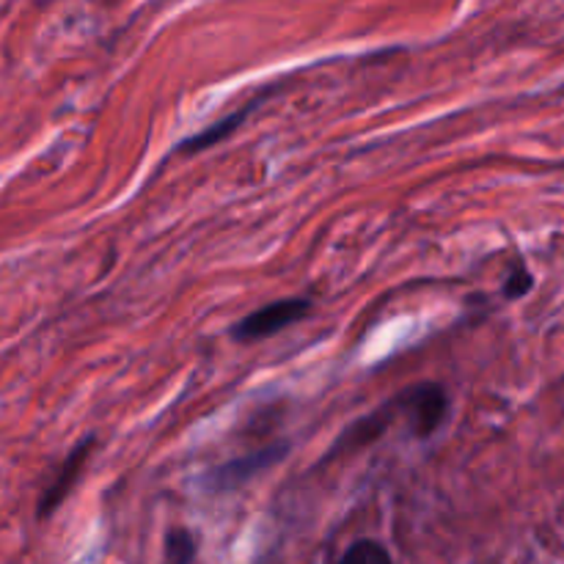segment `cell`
I'll return each mask as SVG.
<instances>
[{
    "instance_id": "obj_1",
    "label": "cell",
    "mask_w": 564,
    "mask_h": 564,
    "mask_svg": "<svg viewBox=\"0 0 564 564\" xmlns=\"http://www.w3.org/2000/svg\"><path fill=\"white\" fill-rule=\"evenodd\" d=\"M312 312V303L306 297H284V301H273L268 306L257 308L248 317H242L240 323L235 325L231 336L237 341H259L268 339V336L281 334L290 325H295L297 319H303Z\"/></svg>"
},
{
    "instance_id": "obj_2",
    "label": "cell",
    "mask_w": 564,
    "mask_h": 564,
    "mask_svg": "<svg viewBox=\"0 0 564 564\" xmlns=\"http://www.w3.org/2000/svg\"><path fill=\"white\" fill-rule=\"evenodd\" d=\"M394 405L397 411L411 419V430L416 438H430L433 433H438V427L446 419V411H449L446 391L438 383L413 386Z\"/></svg>"
},
{
    "instance_id": "obj_3",
    "label": "cell",
    "mask_w": 564,
    "mask_h": 564,
    "mask_svg": "<svg viewBox=\"0 0 564 564\" xmlns=\"http://www.w3.org/2000/svg\"><path fill=\"white\" fill-rule=\"evenodd\" d=\"M284 455H286V446L273 444V446H264V449H259V452H251V455H246V457H237V460L215 468L213 488L215 490L240 488V485H246L248 479L257 477L259 471H264V468H270L273 463H279Z\"/></svg>"
},
{
    "instance_id": "obj_4",
    "label": "cell",
    "mask_w": 564,
    "mask_h": 564,
    "mask_svg": "<svg viewBox=\"0 0 564 564\" xmlns=\"http://www.w3.org/2000/svg\"><path fill=\"white\" fill-rule=\"evenodd\" d=\"M91 446H94V438H86V441H83V444H77L75 449H72L69 455H66V460L61 463V468H58V474H55V479H53V482H50V488L44 490L42 499H39V507H36V516L39 518L53 516V512L61 507V501H64L66 496H69V490L75 488V482H77V479H80V471H83V466H86L88 452H91Z\"/></svg>"
},
{
    "instance_id": "obj_5",
    "label": "cell",
    "mask_w": 564,
    "mask_h": 564,
    "mask_svg": "<svg viewBox=\"0 0 564 564\" xmlns=\"http://www.w3.org/2000/svg\"><path fill=\"white\" fill-rule=\"evenodd\" d=\"M248 110H251V105H248L246 110H240V113H231V116H226V119H220L218 124H213L209 130H204L202 135L185 141V143H182V149H185V152H202V149L213 147V143H218V141H224V138L229 135V132L235 130V127L240 124L242 119H246Z\"/></svg>"
},
{
    "instance_id": "obj_6",
    "label": "cell",
    "mask_w": 564,
    "mask_h": 564,
    "mask_svg": "<svg viewBox=\"0 0 564 564\" xmlns=\"http://www.w3.org/2000/svg\"><path fill=\"white\" fill-rule=\"evenodd\" d=\"M339 564H394V560H391L386 545H380L378 540H356L345 551Z\"/></svg>"
},
{
    "instance_id": "obj_7",
    "label": "cell",
    "mask_w": 564,
    "mask_h": 564,
    "mask_svg": "<svg viewBox=\"0 0 564 564\" xmlns=\"http://www.w3.org/2000/svg\"><path fill=\"white\" fill-rule=\"evenodd\" d=\"M196 538L187 529H171L165 538V564H193Z\"/></svg>"
},
{
    "instance_id": "obj_8",
    "label": "cell",
    "mask_w": 564,
    "mask_h": 564,
    "mask_svg": "<svg viewBox=\"0 0 564 564\" xmlns=\"http://www.w3.org/2000/svg\"><path fill=\"white\" fill-rule=\"evenodd\" d=\"M532 290V275L527 273V268H516L512 275L507 279V297H521Z\"/></svg>"
}]
</instances>
